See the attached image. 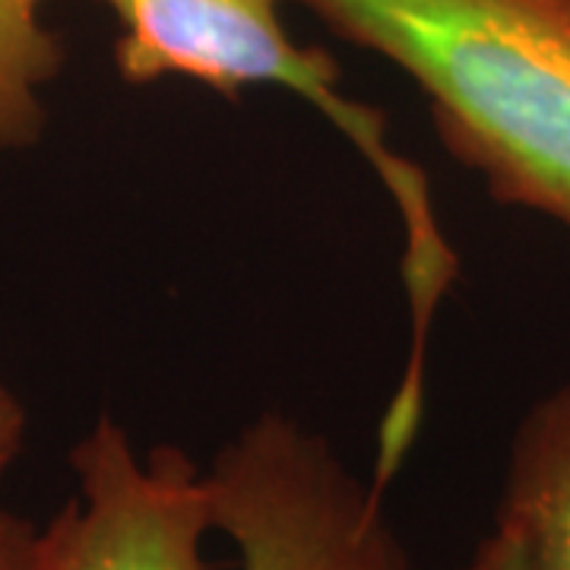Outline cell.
<instances>
[{
	"mask_svg": "<svg viewBox=\"0 0 570 570\" xmlns=\"http://www.w3.org/2000/svg\"><path fill=\"white\" fill-rule=\"evenodd\" d=\"M422 89L494 200L570 232V0H295Z\"/></svg>",
	"mask_w": 570,
	"mask_h": 570,
	"instance_id": "1",
	"label": "cell"
},
{
	"mask_svg": "<svg viewBox=\"0 0 570 570\" xmlns=\"http://www.w3.org/2000/svg\"><path fill=\"white\" fill-rule=\"evenodd\" d=\"M118 20L115 67L124 82L149 86L165 77L209 86L235 99L247 86H279L302 96L317 115L336 124L371 171L381 178L403 238L412 245L438 235V213L425 171L387 140L377 108L355 102L340 89V67L288 36L285 0H102Z\"/></svg>",
	"mask_w": 570,
	"mask_h": 570,
	"instance_id": "2",
	"label": "cell"
},
{
	"mask_svg": "<svg viewBox=\"0 0 570 570\" xmlns=\"http://www.w3.org/2000/svg\"><path fill=\"white\" fill-rule=\"evenodd\" d=\"M206 479L213 527L238 551V570H412L384 489L285 412L247 422Z\"/></svg>",
	"mask_w": 570,
	"mask_h": 570,
	"instance_id": "3",
	"label": "cell"
},
{
	"mask_svg": "<svg viewBox=\"0 0 570 570\" xmlns=\"http://www.w3.org/2000/svg\"><path fill=\"white\" fill-rule=\"evenodd\" d=\"M77 494L45 527L48 570H209L206 466L178 444L146 456L102 415L70 450Z\"/></svg>",
	"mask_w": 570,
	"mask_h": 570,
	"instance_id": "4",
	"label": "cell"
},
{
	"mask_svg": "<svg viewBox=\"0 0 570 570\" xmlns=\"http://www.w3.org/2000/svg\"><path fill=\"white\" fill-rule=\"evenodd\" d=\"M494 530L508 532L523 570H570V384L513 428Z\"/></svg>",
	"mask_w": 570,
	"mask_h": 570,
	"instance_id": "5",
	"label": "cell"
},
{
	"mask_svg": "<svg viewBox=\"0 0 570 570\" xmlns=\"http://www.w3.org/2000/svg\"><path fill=\"white\" fill-rule=\"evenodd\" d=\"M45 0H0V153L45 130V89L63 67L61 39L41 17Z\"/></svg>",
	"mask_w": 570,
	"mask_h": 570,
	"instance_id": "6",
	"label": "cell"
},
{
	"mask_svg": "<svg viewBox=\"0 0 570 570\" xmlns=\"http://www.w3.org/2000/svg\"><path fill=\"white\" fill-rule=\"evenodd\" d=\"M0 570H48L45 532L7 508H0Z\"/></svg>",
	"mask_w": 570,
	"mask_h": 570,
	"instance_id": "7",
	"label": "cell"
},
{
	"mask_svg": "<svg viewBox=\"0 0 570 570\" xmlns=\"http://www.w3.org/2000/svg\"><path fill=\"white\" fill-rule=\"evenodd\" d=\"M22 441H26V409L0 384V475L20 456Z\"/></svg>",
	"mask_w": 570,
	"mask_h": 570,
	"instance_id": "8",
	"label": "cell"
},
{
	"mask_svg": "<svg viewBox=\"0 0 570 570\" xmlns=\"http://www.w3.org/2000/svg\"><path fill=\"white\" fill-rule=\"evenodd\" d=\"M456 570H523V564L508 532L491 530L469 554L466 564H460Z\"/></svg>",
	"mask_w": 570,
	"mask_h": 570,
	"instance_id": "9",
	"label": "cell"
}]
</instances>
